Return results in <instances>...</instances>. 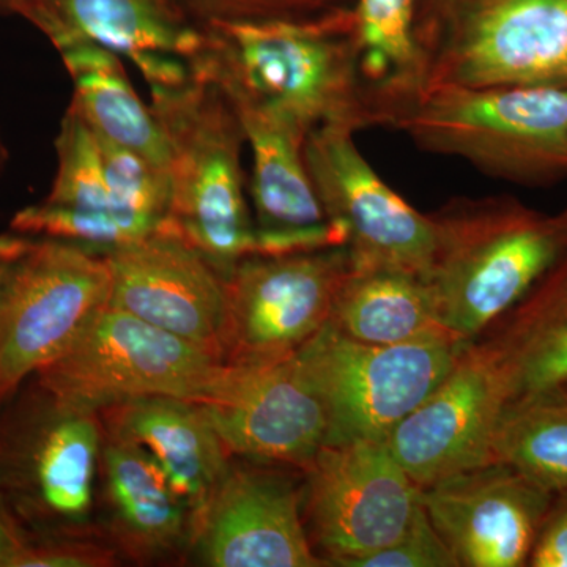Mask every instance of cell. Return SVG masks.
I'll list each match as a JSON object with an SVG mask.
<instances>
[{"label":"cell","instance_id":"cell-9","mask_svg":"<svg viewBox=\"0 0 567 567\" xmlns=\"http://www.w3.org/2000/svg\"><path fill=\"white\" fill-rule=\"evenodd\" d=\"M350 268L347 246L240 260L224 279V363L293 357L330 322Z\"/></svg>","mask_w":567,"mask_h":567},{"label":"cell","instance_id":"cell-6","mask_svg":"<svg viewBox=\"0 0 567 567\" xmlns=\"http://www.w3.org/2000/svg\"><path fill=\"white\" fill-rule=\"evenodd\" d=\"M223 365L181 336L106 305L32 377L59 412L92 415L156 395L200 404Z\"/></svg>","mask_w":567,"mask_h":567},{"label":"cell","instance_id":"cell-4","mask_svg":"<svg viewBox=\"0 0 567 567\" xmlns=\"http://www.w3.org/2000/svg\"><path fill=\"white\" fill-rule=\"evenodd\" d=\"M415 41L423 92L567 89V0H420Z\"/></svg>","mask_w":567,"mask_h":567},{"label":"cell","instance_id":"cell-10","mask_svg":"<svg viewBox=\"0 0 567 567\" xmlns=\"http://www.w3.org/2000/svg\"><path fill=\"white\" fill-rule=\"evenodd\" d=\"M305 163L328 219L344 233L353 268L427 275L436 229L364 158L353 130L322 126L305 141Z\"/></svg>","mask_w":567,"mask_h":567},{"label":"cell","instance_id":"cell-15","mask_svg":"<svg viewBox=\"0 0 567 567\" xmlns=\"http://www.w3.org/2000/svg\"><path fill=\"white\" fill-rule=\"evenodd\" d=\"M421 503L458 567H522L555 496L499 462L421 488Z\"/></svg>","mask_w":567,"mask_h":567},{"label":"cell","instance_id":"cell-8","mask_svg":"<svg viewBox=\"0 0 567 567\" xmlns=\"http://www.w3.org/2000/svg\"><path fill=\"white\" fill-rule=\"evenodd\" d=\"M103 254L32 240L0 279V404L65 349L110 298Z\"/></svg>","mask_w":567,"mask_h":567},{"label":"cell","instance_id":"cell-24","mask_svg":"<svg viewBox=\"0 0 567 567\" xmlns=\"http://www.w3.org/2000/svg\"><path fill=\"white\" fill-rule=\"evenodd\" d=\"M492 462L516 470L554 496L567 494V390L550 388L507 402Z\"/></svg>","mask_w":567,"mask_h":567},{"label":"cell","instance_id":"cell-19","mask_svg":"<svg viewBox=\"0 0 567 567\" xmlns=\"http://www.w3.org/2000/svg\"><path fill=\"white\" fill-rule=\"evenodd\" d=\"M118 406L117 436L144 447L171 487L199 518L226 476V450L203 410L177 398L137 399Z\"/></svg>","mask_w":567,"mask_h":567},{"label":"cell","instance_id":"cell-2","mask_svg":"<svg viewBox=\"0 0 567 567\" xmlns=\"http://www.w3.org/2000/svg\"><path fill=\"white\" fill-rule=\"evenodd\" d=\"M431 216L436 246L425 278L443 330L464 342L513 309L567 249L561 216L514 197H456Z\"/></svg>","mask_w":567,"mask_h":567},{"label":"cell","instance_id":"cell-25","mask_svg":"<svg viewBox=\"0 0 567 567\" xmlns=\"http://www.w3.org/2000/svg\"><path fill=\"white\" fill-rule=\"evenodd\" d=\"M104 461L112 502L126 532L145 547L173 546L185 528V503L158 462L122 436L107 446Z\"/></svg>","mask_w":567,"mask_h":567},{"label":"cell","instance_id":"cell-31","mask_svg":"<svg viewBox=\"0 0 567 567\" xmlns=\"http://www.w3.org/2000/svg\"><path fill=\"white\" fill-rule=\"evenodd\" d=\"M111 555L95 547L66 543H29L13 567H96L111 565Z\"/></svg>","mask_w":567,"mask_h":567},{"label":"cell","instance_id":"cell-3","mask_svg":"<svg viewBox=\"0 0 567 567\" xmlns=\"http://www.w3.org/2000/svg\"><path fill=\"white\" fill-rule=\"evenodd\" d=\"M153 117L169 152L167 219L183 240L226 279L256 252L241 169L244 126L215 82L194 76L151 85Z\"/></svg>","mask_w":567,"mask_h":567},{"label":"cell","instance_id":"cell-37","mask_svg":"<svg viewBox=\"0 0 567 567\" xmlns=\"http://www.w3.org/2000/svg\"><path fill=\"white\" fill-rule=\"evenodd\" d=\"M559 216H561L563 221H565L566 227H567V210L565 213H561V215H559Z\"/></svg>","mask_w":567,"mask_h":567},{"label":"cell","instance_id":"cell-23","mask_svg":"<svg viewBox=\"0 0 567 567\" xmlns=\"http://www.w3.org/2000/svg\"><path fill=\"white\" fill-rule=\"evenodd\" d=\"M420 0H357L353 9L358 66L380 122L393 128L423 93L415 41Z\"/></svg>","mask_w":567,"mask_h":567},{"label":"cell","instance_id":"cell-20","mask_svg":"<svg viewBox=\"0 0 567 567\" xmlns=\"http://www.w3.org/2000/svg\"><path fill=\"white\" fill-rule=\"evenodd\" d=\"M481 339L494 347L513 399L567 382V249Z\"/></svg>","mask_w":567,"mask_h":567},{"label":"cell","instance_id":"cell-28","mask_svg":"<svg viewBox=\"0 0 567 567\" xmlns=\"http://www.w3.org/2000/svg\"><path fill=\"white\" fill-rule=\"evenodd\" d=\"M10 229L25 237L71 241L99 252L133 244L156 233L112 212L80 210L44 200L18 212L11 219Z\"/></svg>","mask_w":567,"mask_h":567},{"label":"cell","instance_id":"cell-13","mask_svg":"<svg viewBox=\"0 0 567 567\" xmlns=\"http://www.w3.org/2000/svg\"><path fill=\"white\" fill-rule=\"evenodd\" d=\"M102 254L111 275L107 306L223 361L224 278L167 219L156 233Z\"/></svg>","mask_w":567,"mask_h":567},{"label":"cell","instance_id":"cell-17","mask_svg":"<svg viewBox=\"0 0 567 567\" xmlns=\"http://www.w3.org/2000/svg\"><path fill=\"white\" fill-rule=\"evenodd\" d=\"M233 106L251 147L249 188L257 219L254 254L281 256L346 246L344 233L328 219L309 177L305 134L252 104Z\"/></svg>","mask_w":567,"mask_h":567},{"label":"cell","instance_id":"cell-33","mask_svg":"<svg viewBox=\"0 0 567 567\" xmlns=\"http://www.w3.org/2000/svg\"><path fill=\"white\" fill-rule=\"evenodd\" d=\"M29 540L0 496V567H13Z\"/></svg>","mask_w":567,"mask_h":567},{"label":"cell","instance_id":"cell-12","mask_svg":"<svg viewBox=\"0 0 567 567\" xmlns=\"http://www.w3.org/2000/svg\"><path fill=\"white\" fill-rule=\"evenodd\" d=\"M513 386L494 347L466 342L445 379L385 445L417 487L492 464V443Z\"/></svg>","mask_w":567,"mask_h":567},{"label":"cell","instance_id":"cell-14","mask_svg":"<svg viewBox=\"0 0 567 567\" xmlns=\"http://www.w3.org/2000/svg\"><path fill=\"white\" fill-rule=\"evenodd\" d=\"M227 447L241 456L306 468L327 445V416L293 357L271 363H224L197 404Z\"/></svg>","mask_w":567,"mask_h":567},{"label":"cell","instance_id":"cell-36","mask_svg":"<svg viewBox=\"0 0 567 567\" xmlns=\"http://www.w3.org/2000/svg\"><path fill=\"white\" fill-rule=\"evenodd\" d=\"M7 151L3 147L2 140H0V173H2L3 164H6Z\"/></svg>","mask_w":567,"mask_h":567},{"label":"cell","instance_id":"cell-1","mask_svg":"<svg viewBox=\"0 0 567 567\" xmlns=\"http://www.w3.org/2000/svg\"><path fill=\"white\" fill-rule=\"evenodd\" d=\"M189 61L233 103H248L308 137L322 126L354 133L382 126L369 99L354 43L353 11L309 22H233L204 29Z\"/></svg>","mask_w":567,"mask_h":567},{"label":"cell","instance_id":"cell-22","mask_svg":"<svg viewBox=\"0 0 567 567\" xmlns=\"http://www.w3.org/2000/svg\"><path fill=\"white\" fill-rule=\"evenodd\" d=\"M73 81L71 106L93 132L141 153L169 173V152L151 106H145L128 80L121 55L96 44L61 52Z\"/></svg>","mask_w":567,"mask_h":567},{"label":"cell","instance_id":"cell-16","mask_svg":"<svg viewBox=\"0 0 567 567\" xmlns=\"http://www.w3.org/2000/svg\"><path fill=\"white\" fill-rule=\"evenodd\" d=\"M18 17L35 25L59 52L96 44L125 55L148 85L188 81L189 61L204 43V32L171 0H31Z\"/></svg>","mask_w":567,"mask_h":567},{"label":"cell","instance_id":"cell-5","mask_svg":"<svg viewBox=\"0 0 567 567\" xmlns=\"http://www.w3.org/2000/svg\"><path fill=\"white\" fill-rule=\"evenodd\" d=\"M393 130L491 177L527 185L567 177V89H425Z\"/></svg>","mask_w":567,"mask_h":567},{"label":"cell","instance_id":"cell-11","mask_svg":"<svg viewBox=\"0 0 567 567\" xmlns=\"http://www.w3.org/2000/svg\"><path fill=\"white\" fill-rule=\"evenodd\" d=\"M305 472L312 535L331 566L391 546L421 507V488L385 443L324 445Z\"/></svg>","mask_w":567,"mask_h":567},{"label":"cell","instance_id":"cell-29","mask_svg":"<svg viewBox=\"0 0 567 567\" xmlns=\"http://www.w3.org/2000/svg\"><path fill=\"white\" fill-rule=\"evenodd\" d=\"M171 3L199 31L233 22H309L342 11L333 6V0H171Z\"/></svg>","mask_w":567,"mask_h":567},{"label":"cell","instance_id":"cell-26","mask_svg":"<svg viewBox=\"0 0 567 567\" xmlns=\"http://www.w3.org/2000/svg\"><path fill=\"white\" fill-rule=\"evenodd\" d=\"M111 212L153 230L166 224L171 208V175L151 159L96 132Z\"/></svg>","mask_w":567,"mask_h":567},{"label":"cell","instance_id":"cell-27","mask_svg":"<svg viewBox=\"0 0 567 567\" xmlns=\"http://www.w3.org/2000/svg\"><path fill=\"white\" fill-rule=\"evenodd\" d=\"M55 153L58 171L44 203L80 210L111 212L95 133L71 104L55 137Z\"/></svg>","mask_w":567,"mask_h":567},{"label":"cell","instance_id":"cell-38","mask_svg":"<svg viewBox=\"0 0 567 567\" xmlns=\"http://www.w3.org/2000/svg\"><path fill=\"white\" fill-rule=\"evenodd\" d=\"M563 386H565V388H566V390H567V382H566V383H565V385H563Z\"/></svg>","mask_w":567,"mask_h":567},{"label":"cell","instance_id":"cell-7","mask_svg":"<svg viewBox=\"0 0 567 567\" xmlns=\"http://www.w3.org/2000/svg\"><path fill=\"white\" fill-rule=\"evenodd\" d=\"M465 344L445 330L399 344H364L328 322L295 361L323 406L327 445L385 443L442 383Z\"/></svg>","mask_w":567,"mask_h":567},{"label":"cell","instance_id":"cell-18","mask_svg":"<svg viewBox=\"0 0 567 567\" xmlns=\"http://www.w3.org/2000/svg\"><path fill=\"white\" fill-rule=\"evenodd\" d=\"M196 525L212 566H331L312 551L300 494L274 473L227 470Z\"/></svg>","mask_w":567,"mask_h":567},{"label":"cell","instance_id":"cell-35","mask_svg":"<svg viewBox=\"0 0 567 567\" xmlns=\"http://www.w3.org/2000/svg\"><path fill=\"white\" fill-rule=\"evenodd\" d=\"M31 0H0V11L2 13L18 14V11Z\"/></svg>","mask_w":567,"mask_h":567},{"label":"cell","instance_id":"cell-21","mask_svg":"<svg viewBox=\"0 0 567 567\" xmlns=\"http://www.w3.org/2000/svg\"><path fill=\"white\" fill-rule=\"evenodd\" d=\"M330 323L347 338L374 346L443 330L427 278L394 268H350Z\"/></svg>","mask_w":567,"mask_h":567},{"label":"cell","instance_id":"cell-32","mask_svg":"<svg viewBox=\"0 0 567 567\" xmlns=\"http://www.w3.org/2000/svg\"><path fill=\"white\" fill-rule=\"evenodd\" d=\"M527 566L567 567V494L555 496Z\"/></svg>","mask_w":567,"mask_h":567},{"label":"cell","instance_id":"cell-34","mask_svg":"<svg viewBox=\"0 0 567 567\" xmlns=\"http://www.w3.org/2000/svg\"><path fill=\"white\" fill-rule=\"evenodd\" d=\"M31 244L32 238L25 235L14 233L0 235V279L9 270L10 265L28 251Z\"/></svg>","mask_w":567,"mask_h":567},{"label":"cell","instance_id":"cell-30","mask_svg":"<svg viewBox=\"0 0 567 567\" xmlns=\"http://www.w3.org/2000/svg\"><path fill=\"white\" fill-rule=\"evenodd\" d=\"M347 567H458L453 551L439 535L423 503L405 535L394 544L354 559Z\"/></svg>","mask_w":567,"mask_h":567}]
</instances>
